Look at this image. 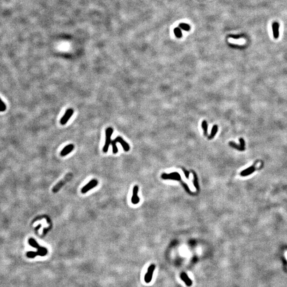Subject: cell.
<instances>
[{
    "instance_id": "cell-1",
    "label": "cell",
    "mask_w": 287,
    "mask_h": 287,
    "mask_svg": "<svg viewBox=\"0 0 287 287\" xmlns=\"http://www.w3.org/2000/svg\"><path fill=\"white\" fill-rule=\"evenodd\" d=\"M72 177H73V174L72 173H67L66 176H64V177L63 178L62 180L58 182V183L53 187V189H52V191H53V192L54 193L58 192L67 182L71 180Z\"/></svg>"
},
{
    "instance_id": "cell-26",
    "label": "cell",
    "mask_w": 287,
    "mask_h": 287,
    "mask_svg": "<svg viewBox=\"0 0 287 287\" xmlns=\"http://www.w3.org/2000/svg\"><path fill=\"white\" fill-rule=\"evenodd\" d=\"M286 259H287V255H286Z\"/></svg>"
},
{
    "instance_id": "cell-18",
    "label": "cell",
    "mask_w": 287,
    "mask_h": 287,
    "mask_svg": "<svg viewBox=\"0 0 287 287\" xmlns=\"http://www.w3.org/2000/svg\"><path fill=\"white\" fill-rule=\"evenodd\" d=\"M192 173H193V175H194V186L195 187V188H196L197 190H199V185H198V179H197V175L196 174V173L192 171Z\"/></svg>"
},
{
    "instance_id": "cell-14",
    "label": "cell",
    "mask_w": 287,
    "mask_h": 287,
    "mask_svg": "<svg viewBox=\"0 0 287 287\" xmlns=\"http://www.w3.org/2000/svg\"><path fill=\"white\" fill-rule=\"evenodd\" d=\"M217 130H218V127L217 125H214L213 126L212 129V130H211V133L210 134V135L208 136V139H212L216 135L217 132Z\"/></svg>"
},
{
    "instance_id": "cell-9",
    "label": "cell",
    "mask_w": 287,
    "mask_h": 287,
    "mask_svg": "<svg viewBox=\"0 0 287 287\" xmlns=\"http://www.w3.org/2000/svg\"><path fill=\"white\" fill-rule=\"evenodd\" d=\"M74 148V145L73 144H69L66 147H64L63 149L61 152L60 155L62 156H65L71 153Z\"/></svg>"
},
{
    "instance_id": "cell-2",
    "label": "cell",
    "mask_w": 287,
    "mask_h": 287,
    "mask_svg": "<svg viewBox=\"0 0 287 287\" xmlns=\"http://www.w3.org/2000/svg\"><path fill=\"white\" fill-rule=\"evenodd\" d=\"M113 133V129L111 127H109L107 129L105 132L106 140L105 144L103 148V151L104 153H107L109 149L110 145L111 144V136Z\"/></svg>"
},
{
    "instance_id": "cell-4",
    "label": "cell",
    "mask_w": 287,
    "mask_h": 287,
    "mask_svg": "<svg viewBox=\"0 0 287 287\" xmlns=\"http://www.w3.org/2000/svg\"><path fill=\"white\" fill-rule=\"evenodd\" d=\"M161 177L163 179H170V180H177V181H181V178L180 175V174L178 172H173L170 174H166L163 173L162 174Z\"/></svg>"
},
{
    "instance_id": "cell-8",
    "label": "cell",
    "mask_w": 287,
    "mask_h": 287,
    "mask_svg": "<svg viewBox=\"0 0 287 287\" xmlns=\"http://www.w3.org/2000/svg\"><path fill=\"white\" fill-rule=\"evenodd\" d=\"M138 189H139V188H138V186H134V187L133 188V196H132V203L134 205L137 204L140 201V199H139V197L138 196V195H137V194H138Z\"/></svg>"
},
{
    "instance_id": "cell-23",
    "label": "cell",
    "mask_w": 287,
    "mask_h": 287,
    "mask_svg": "<svg viewBox=\"0 0 287 287\" xmlns=\"http://www.w3.org/2000/svg\"><path fill=\"white\" fill-rule=\"evenodd\" d=\"M239 141H240V145H241V146L242 148L245 149V140H244V139L242 138H240L239 139Z\"/></svg>"
},
{
    "instance_id": "cell-5",
    "label": "cell",
    "mask_w": 287,
    "mask_h": 287,
    "mask_svg": "<svg viewBox=\"0 0 287 287\" xmlns=\"http://www.w3.org/2000/svg\"><path fill=\"white\" fill-rule=\"evenodd\" d=\"M73 113V110L72 109H68L66 113H65L63 116L61 118L60 120V123L62 125L66 124L68 121H69V119L72 116V114Z\"/></svg>"
},
{
    "instance_id": "cell-15",
    "label": "cell",
    "mask_w": 287,
    "mask_h": 287,
    "mask_svg": "<svg viewBox=\"0 0 287 287\" xmlns=\"http://www.w3.org/2000/svg\"><path fill=\"white\" fill-rule=\"evenodd\" d=\"M229 145H230L231 147L235 148V149H237V150H238V151H244L245 149V148H242V147L240 145H238V144H237L234 143V142H233V141H230V142H229Z\"/></svg>"
},
{
    "instance_id": "cell-3",
    "label": "cell",
    "mask_w": 287,
    "mask_h": 287,
    "mask_svg": "<svg viewBox=\"0 0 287 287\" xmlns=\"http://www.w3.org/2000/svg\"><path fill=\"white\" fill-rule=\"evenodd\" d=\"M98 185V181L96 179H93L90 181L84 187H83L82 189V193L85 194L89 190L94 188L95 187H96Z\"/></svg>"
},
{
    "instance_id": "cell-11",
    "label": "cell",
    "mask_w": 287,
    "mask_h": 287,
    "mask_svg": "<svg viewBox=\"0 0 287 287\" xmlns=\"http://www.w3.org/2000/svg\"><path fill=\"white\" fill-rule=\"evenodd\" d=\"M255 164L254 165H252V166L248 167V168H247V169L245 170H244L243 171H242L240 173V175L241 176H248V175L251 174L252 173L254 172L255 170V166H254Z\"/></svg>"
},
{
    "instance_id": "cell-6",
    "label": "cell",
    "mask_w": 287,
    "mask_h": 287,
    "mask_svg": "<svg viewBox=\"0 0 287 287\" xmlns=\"http://www.w3.org/2000/svg\"><path fill=\"white\" fill-rule=\"evenodd\" d=\"M155 266L154 264L151 265L148 267L147 272L146 273L145 276V281L146 283H149L152 281L153 272L155 270Z\"/></svg>"
},
{
    "instance_id": "cell-25",
    "label": "cell",
    "mask_w": 287,
    "mask_h": 287,
    "mask_svg": "<svg viewBox=\"0 0 287 287\" xmlns=\"http://www.w3.org/2000/svg\"><path fill=\"white\" fill-rule=\"evenodd\" d=\"M182 185H183V186L184 187V188L185 189V190H186L188 193H191V192H190L191 191H190V189H189V188H188V186H187V185L186 184L184 183V182H182Z\"/></svg>"
},
{
    "instance_id": "cell-20",
    "label": "cell",
    "mask_w": 287,
    "mask_h": 287,
    "mask_svg": "<svg viewBox=\"0 0 287 287\" xmlns=\"http://www.w3.org/2000/svg\"><path fill=\"white\" fill-rule=\"evenodd\" d=\"M174 33L175 35L178 38H180V37H182V33H181V30L179 28H175L174 30Z\"/></svg>"
},
{
    "instance_id": "cell-10",
    "label": "cell",
    "mask_w": 287,
    "mask_h": 287,
    "mask_svg": "<svg viewBox=\"0 0 287 287\" xmlns=\"http://www.w3.org/2000/svg\"><path fill=\"white\" fill-rule=\"evenodd\" d=\"M180 278L185 282L187 286H191L192 285V281L191 279L188 277L187 274L185 273H182L180 275Z\"/></svg>"
},
{
    "instance_id": "cell-24",
    "label": "cell",
    "mask_w": 287,
    "mask_h": 287,
    "mask_svg": "<svg viewBox=\"0 0 287 287\" xmlns=\"http://www.w3.org/2000/svg\"><path fill=\"white\" fill-rule=\"evenodd\" d=\"M182 171H183L185 175V177H186L187 179H188L189 178V172L187 170H186V169L182 168Z\"/></svg>"
},
{
    "instance_id": "cell-19",
    "label": "cell",
    "mask_w": 287,
    "mask_h": 287,
    "mask_svg": "<svg viewBox=\"0 0 287 287\" xmlns=\"http://www.w3.org/2000/svg\"><path fill=\"white\" fill-rule=\"evenodd\" d=\"M180 27H181V28H182V29H184L185 30H187V31H188L190 29V26L187 24H186V23H181L180 24Z\"/></svg>"
},
{
    "instance_id": "cell-22",
    "label": "cell",
    "mask_w": 287,
    "mask_h": 287,
    "mask_svg": "<svg viewBox=\"0 0 287 287\" xmlns=\"http://www.w3.org/2000/svg\"><path fill=\"white\" fill-rule=\"evenodd\" d=\"M5 109H6V107L4 105V104L1 99H0V111H5Z\"/></svg>"
},
{
    "instance_id": "cell-13",
    "label": "cell",
    "mask_w": 287,
    "mask_h": 287,
    "mask_svg": "<svg viewBox=\"0 0 287 287\" xmlns=\"http://www.w3.org/2000/svg\"><path fill=\"white\" fill-rule=\"evenodd\" d=\"M37 255L41 256H44L47 253V250L46 248L43 247H40L38 248V251L37 252Z\"/></svg>"
},
{
    "instance_id": "cell-17",
    "label": "cell",
    "mask_w": 287,
    "mask_h": 287,
    "mask_svg": "<svg viewBox=\"0 0 287 287\" xmlns=\"http://www.w3.org/2000/svg\"><path fill=\"white\" fill-rule=\"evenodd\" d=\"M202 127L204 130V134L205 136L208 135V124L206 121L204 120L202 122Z\"/></svg>"
},
{
    "instance_id": "cell-7",
    "label": "cell",
    "mask_w": 287,
    "mask_h": 287,
    "mask_svg": "<svg viewBox=\"0 0 287 287\" xmlns=\"http://www.w3.org/2000/svg\"><path fill=\"white\" fill-rule=\"evenodd\" d=\"M116 143L117 142H119L120 144L122 145L123 149L124 151L126 152H128L130 149V147H129V145H128V144L125 141L123 138L120 136L119 137H117L115 139L113 140Z\"/></svg>"
},
{
    "instance_id": "cell-21",
    "label": "cell",
    "mask_w": 287,
    "mask_h": 287,
    "mask_svg": "<svg viewBox=\"0 0 287 287\" xmlns=\"http://www.w3.org/2000/svg\"><path fill=\"white\" fill-rule=\"evenodd\" d=\"M37 252H29L27 253V256L29 258H33L35 257L36 256H37Z\"/></svg>"
},
{
    "instance_id": "cell-16",
    "label": "cell",
    "mask_w": 287,
    "mask_h": 287,
    "mask_svg": "<svg viewBox=\"0 0 287 287\" xmlns=\"http://www.w3.org/2000/svg\"><path fill=\"white\" fill-rule=\"evenodd\" d=\"M229 42L233 43V44H243L245 43V41L244 39H240V40H234L233 38H229Z\"/></svg>"
},
{
    "instance_id": "cell-12",
    "label": "cell",
    "mask_w": 287,
    "mask_h": 287,
    "mask_svg": "<svg viewBox=\"0 0 287 287\" xmlns=\"http://www.w3.org/2000/svg\"><path fill=\"white\" fill-rule=\"evenodd\" d=\"M279 24L278 23L276 22L273 23V34H274V37L275 38H278L279 37Z\"/></svg>"
}]
</instances>
